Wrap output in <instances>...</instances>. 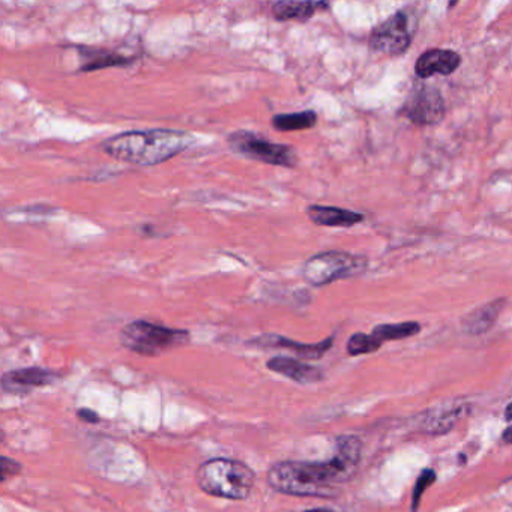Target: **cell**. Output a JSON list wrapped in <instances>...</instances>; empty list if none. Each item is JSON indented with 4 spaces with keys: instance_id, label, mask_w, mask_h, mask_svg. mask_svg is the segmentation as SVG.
Returning <instances> with one entry per match:
<instances>
[{
    "instance_id": "1",
    "label": "cell",
    "mask_w": 512,
    "mask_h": 512,
    "mask_svg": "<svg viewBox=\"0 0 512 512\" xmlns=\"http://www.w3.org/2000/svg\"><path fill=\"white\" fill-rule=\"evenodd\" d=\"M362 445L356 437H340L328 461H280L268 472V484L277 493L298 497H329L355 473Z\"/></svg>"
},
{
    "instance_id": "2",
    "label": "cell",
    "mask_w": 512,
    "mask_h": 512,
    "mask_svg": "<svg viewBox=\"0 0 512 512\" xmlns=\"http://www.w3.org/2000/svg\"><path fill=\"white\" fill-rule=\"evenodd\" d=\"M194 142L196 139L187 131L155 128L116 134L104 140L101 149L122 163L152 167L188 151Z\"/></svg>"
},
{
    "instance_id": "3",
    "label": "cell",
    "mask_w": 512,
    "mask_h": 512,
    "mask_svg": "<svg viewBox=\"0 0 512 512\" xmlns=\"http://www.w3.org/2000/svg\"><path fill=\"white\" fill-rule=\"evenodd\" d=\"M197 484L209 496L245 500L256 487V473L242 461L214 458L197 470Z\"/></svg>"
},
{
    "instance_id": "4",
    "label": "cell",
    "mask_w": 512,
    "mask_h": 512,
    "mask_svg": "<svg viewBox=\"0 0 512 512\" xmlns=\"http://www.w3.org/2000/svg\"><path fill=\"white\" fill-rule=\"evenodd\" d=\"M122 346L143 356H160L169 350L190 343V332L185 329L167 328L146 320L128 323L119 335Z\"/></svg>"
},
{
    "instance_id": "5",
    "label": "cell",
    "mask_w": 512,
    "mask_h": 512,
    "mask_svg": "<svg viewBox=\"0 0 512 512\" xmlns=\"http://www.w3.org/2000/svg\"><path fill=\"white\" fill-rule=\"evenodd\" d=\"M367 268L368 259L365 256L346 251H325L310 257L302 266L301 274L310 286L323 287L361 275Z\"/></svg>"
},
{
    "instance_id": "6",
    "label": "cell",
    "mask_w": 512,
    "mask_h": 512,
    "mask_svg": "<svg viewBox=\"0 0 512 512\" xmlns=\"http://www.w3.org/2000/svg\"><path fill=\"white\" fill-rule=\"evenodd\" d=\"M227 142L233 152L248 160L284 169L298 166V154L292 146L271 142L253 131H235L227 137Z\"/></svg>"
},
{
    "instance_id": "7",
    "label": "cell",
    "mask_w": 512,
    "mask_h": 512,
    "mask_svg": "<svg viewBox=\"0 0 512 512\" xmlns=\"http://www.w3.org/2000/svg\"><path fill=\"white\" fill-rule=\"evenodd\" d=\"M412 44V28L406 11H397L394 16L374 29L370 38L373 52L385 56H401Z\"/></svg>"
},
{
    "instance_id": "8",
    "label": "cell",
    "mask_w": 512,
    "mask_h": 512,
    "mask_svg": "<svg viewBox=\"0 0 512 512\" xmlns=\"http://www.w3.org/2000/svg\"><path fill=\"white\" fill-rule=\"evenodd\" d=\"M401 113L404 118L419 127L436 125L445 118V100H443L439 89L434 86H416L404 106L401 107Z\"/></svg>"
},
{
    "instance_id": "9",
    "label": "cell",
    "mask_w": 512,
    "mask_h": 512,
    "mask_svg": "<svg viewBox=\"0 0 512 512\" xmlns=\"http://www.w3.org/2000/svg\"><path fill=\"white\" fill-rule=\"evenodd\" d=\"M58 379V374L46 368H22V370L8 371L2 376V389L8 394H29L34 389L52 385Z\"/></svg>"
},
{
    "instance_id": "10",
    "label": "cell",
    "mask_w": 512,
    "mask_h": 512,
    "mask_svg": "<svg viewBox=\"0 0 512 512\" xmlns=\"http://www.w3.org/2000/svg\"><path fill=\"white\" fill-rule=\"evenodd\" d=\"M332 343H334L332 337L317 344H302L283 337V335L265 334L248 341V346L259 347V349H287L292 350L301 358L319 359L331 349Z\"/></svg>"
},
{
    "instance_id": "11",
    "label": "cell",
    "mask_w": 512,
    "mask_h": 512,
    "mask_svg": "<svg viewBox=\"0 0 512 512\" xmlns=\"http://www.w3.org/2000/svg\"><path fill=\"white\" fill-rule=\"evenodd\" d=\"M461 67V58L452 50L431 49L419 56L415 65V73L419 79H430L434 76H451Z\"/></svg>"
},
{
    "instance_id": "12",
    "label": "cell",
    "mask_w": 512,
    "mask_h": 512,
    "mask_svg": "<svg viewBox=\"0 0 512 512\" xmlns=\"http://www.w3.org/2000/svg\"><path fill=\"white\" fill-rule=\"evenodd\" d=\"M307 217L311 223L322 227H349L361 224L365 220L364 214L349 211V209L337 208V206L310 205L307 209Z\"/></svg>"
},
{
    "instance_id": "13",
    "label": "cell",
    "mask_w": 512,
    "mask_h": 512,
    "mask_svg": "<svg viewBox=\"0 0 512 512\" xmlns=\"http://www.w3.org/2000/svg\"><path fill=\"white\" fill-rule=\"evenodd\" d=\"M80 55L79 73H92V71L106 70V68L127 67L134 62L133 58L107 49H89L79 47Z\"/></svg>"
},
{
    "instance_id": "14",
    "label": "cell",
    "mask_w": 512,
    "mask_h": 512,
    "mask_svg": "<svg viewBox=\"0 0 512 512\" xmlns=\"http://www.w3.org/2000/svg\"><path fill=\"white\" fill-rule=\"evenodd\" d=\"M266 367L274 373L289 377L293 382L314 383L323 379V371L319 368L311 367L298 359L286 358V356H275L269 359Z\"/></svg>"
},
{
    "instance_id": "15",
    "label": "cell",
    "mask_w": 512,
    "mask_h": 512,
    "mask_svg": "<svg viewBox=\"0 0 512 512\" xmlns=\"http://www.w3.org/2000/svg\"><path fill=\"white\" fill-rule=\"evenodd\" d=\"M505 305V299H496V301L488 302V304L470 311L461 322L464 332L470 335H482L490 331Z\"/></svg>"
},
{
    "instance_id": "16",
    "label": "cell",
    "mask_w": 512,
    "mask_h": 512,
    "mask_svg": "<svg viewBox=\"0 0 512 512\" xmlns=\"http://www.w3.org/2000/svg\"><path fill=\"white\" fill-rule=\"evenodd\" d=\"M329 5L325 2H277L272 5V16L278 22H307L311 17L316 16L320 10H328Z\"/></svg>"
},
{
    "instance_id": "17",
    "label": "cell",
    "mask_w": 512,
    "mask_h": 512,
    "mask_svg": "<svg viewBox=\"0 0 512 512\" xmlns=\"http://www.w3.org/2000/svg\"><path fill=\"white\" fill-rule=\"evenodd\" d=\"M272 128L280 133H292V131L311 130L316 127L317 113L313 110H304V112L281 113V115L272 116Z\"/></svg>"
},
{
    "instance_id": "18",
    "label": "cell",
    "mask_w": 512,
    "mask_h": 512,
    "mask_svg": "<svg viewBox=\"0 0 512 512\" xmlns=\"http://www.w3.org/2000/svg\"><path fill=\"white\" fill-rule=\"evenodd\" d=\"M419 331H421V325L418 322L386 323V325L376 326L371 334L383 344L389 340L413 337V335L419 334Z\"/></svg>"
},
{
    "instance_id": "19",
    "label": "cell",
    "mask_w": 512,
    "mask_h": 512,
    "mask_svg": "<svg viewBox=\"0 0 512 512\" xmlns=\"http://www.w3.org/2000/svg\"><path fill=\"white\" fill-rule=\"evenodd\" d=\"M463 415V407H449V409H437V413L428 416L427 428L433 433H442V431L452 428L457 419Z\"/></svg>"
},
{
    "instance_id": "20",
    "label": "cell",
    "mask_w": 512,
    "mask_h": 512,
    "mask_svg": "<svg viewBox=\"0 0 512 512\" xmlns=\"http://www.w3.org/2000/svg\"><path fill=\"white\" fill-rule=\"evenodd\" d=\"M382 343L374 337L373 334H359L352 335L350 340L347 341V352L352 356L367 355V353L376 352L380 349Z\"/></svg>"
},
{
    "instance_id": "21",
    "label": "cell",
    "mask_w": 512,
    "mask_h": 512,
    "mask_svg": "<svg viewBox=\"0 0 512 512\" xmlns=\"http://www.w3.org/2000/svg\"><path fill=\"white\" fill-rule=\"evenodd\" d=\"M434 479H436V475H434L433 470H424L422 475L419 476L418 481H416L415 491H413V508H416V505H418L422 491H424L431 482H434Z\"/></svg>"
},
{
    "instance_id": "22",
    "label": "cell",
    "mask_w": 512,
    "mask_h": 512,
    "mask_svg": "<svg viewBox=\"0 0 512 512\" xmlns=\"http://www.w3.org/2000/svg\"><path fill=\"white\" fill-rule=\"evenodd\" d=\"M0 467H2V469H0L2 470V481H7L11 476L19 475V473L22 472V464L8 457H2Z\"/></svg>"
},
{
    "instance_id": "23",
    "label": "cell",
    "mask_w": 512,
    "mask_h": 512,
    "mask_svg": "<svg viewBox=\"0 0 512 512\" xmlns=\"http://www.w3.org/2000/svg\"><path fill=\"white\" fill-rule=\"evenodd\" d=\"M79 418L83 419V421L88 422V424H97L100 421L97 413L92 412V410L82 409L79 410Z\"/></svg>"
},
{
    "instance_id": "24",
    "label": "cell",
    "mask_w": 512,
    "mask_h": 512,
    "mask_svg": "<svg viewBox=\"0 0 512 512\" xmlns=\"http://www.w3.org/2000/svg\"><path fill=\"white\" fill-rule=\"evenodd\" d=\"M305 512H335L332 511V509H326V508H314V509H308V511Z\"/></svg>"
},
{
    "instance_id": "25",
    "label": "cell",
    "mask_w": 512,
    "mask_h": 512,
    "mask_svg": "<svg viewBox=\"0 0 512 512\" xmlns=\"http://www.w3.org/2000/svg\"><path fill=\"white\" fill-rule=\"evenodd\" d=\"M506 419L512 421V404H509L508 409H506Z\"/></svg>"
},
{
    "instance_id": "26",
    "label": "cell",
    "mask_w": 512,
    "mask_h": 512,
    "mask_svg": "<svg viewBox=\"0 0 512 512\" xmlns=\"http://www.w3.org/2000/svg\"><path fill=\"white\" fill-rule=\"evenodd\" d=\"M505 439L508 440V442H511L512 440V427L509 428L508 431L505 433Z\"/></svg>"
}]
</instances>
